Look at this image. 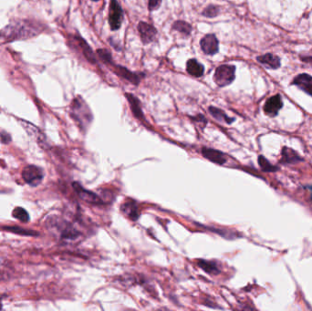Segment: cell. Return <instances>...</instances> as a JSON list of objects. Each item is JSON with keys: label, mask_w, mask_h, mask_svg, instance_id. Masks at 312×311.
<instances>
[{"label": "cell", "mask_w": 312, "mask_h": 311, "mask_svg": "<svg viewBox=\"0 0 312 311\" xmlns=\"http://www.w3.org/2000/svg\"><path fill=\"white\" fill-rule=\"evenodd\" d=\"M43 30V27L29 19H18L11 21L0 31V37L5 41L23 40L38 36Z\"/></svg>", "instance_id": "obj_1"}, {"label": "cell", "mask_w": 312, "mask_h": 311, "mask_svg": "<svg viewBox=\"0 0 312 311\" xmlns=\"http://www.w3.org/2000/svg\"><path fill=\"white\" fill-rule=\"evenodd\" d=\"M70 115L79 127L86 130L92 121V114L86 102L81 97H77L70 105Z\"/></svg>", "instance_id": "obj_2"}, {"label": "cell", "mask_w": 312, "mask_h": 311, "mask_svg": "<svg viewBox=\"0 0 312 311\" xmlns=\"http://www.w3.org/2000/svg\"><path fill=\"white\" fill-rule=\"evenodd\" d=\"M236 67L232 65H222L216 70L214 81L220 87H225L233 83L236 75Z\"/></svg>", "instance_id": "obj_3"}, {"label": "cell", "mask_w": 312, "mask_h": 311, "mask_svg": "<svg viewBox=\"0 0 312 311\" xmlns=\"http://www.w3.org/2000/svg\"><path fill=\"white\" fill-rule=\"evenodd\" d=\"M123 19V12L117 0H111L109 7V23L112 30H117L121 28Z\"/></svg>", "instance_id": "obj_4"}, {"label": "cell", "mask_w": 312, "mask_h": 311, "mask_svg": "<svg viewBox=\"0 0 312 311\" xmlns=\"http://www.w3.org/2000/svg\"><path fill=\"white\" fill-rule=\"evenodd\" d=\"M44 177L43 171L36 165H28L22 171V178L27 184L31 186H37Z\"/></svg>", "instance_id": "obj_5"}, {"label": "cell", "mask_w": 312, "mask_h": 311, "mask_svg": "<svg viewBox=\"0 0 312 311\" xmlns=\"http://www.w3.org/2000/svg\"><path fill=\"white\" fill-rule=\"evenodd\" d=\"M107 65H109L110 67H112V70H113L116 75L121 77L122 79H124V80H126L128 82H130L133 84H135V85H138L140 83L142 78L143 77V75L134 73V72L130 71V70L121 67V66L115 65L113 60L110 61Z\"/></svg>", "instance_id": "obj_6"}, {"label": "cell", "mask_w": 312, "mask_h": 311, "mask_svg": "<svg viewBox=\"0 0 312 311\" xmlns=\"http://www.w3.org/2000/svg\"><path fill=\"white\" fill-rule=\"evenodd\" d=\"M73 188L76 192L77 195L84 202L91 203V204H102V203H103V201L100 198L99 196H97L96 194L90 192V191L84 189L81 184H79L78 183H74L73 184Z\"/></svg>", "instance_id": "obj_7"}, {"label": "cell", "mask_w": 312, "mask_h": 311, "mask_svg": "<svg viewBox=\"0 0 312 311\" xmlns=\"http://www.w3.org/2000/svg\"><path fill=\"white\" fill-rule=\"evenodd\" d=\"M282 107H283V102L281 100V95L277 94L269 98L266 102L264 105V112L268 116L275 117L278 115Z\"/></svg>", "instance_id": "obj_8"}, {"label": "cell", "mask_w": 312, "mask_h": 311, "mask_svg": "<svg viewBox=\"0 0 312 311\" xmlns=\"http://www.w3.org/2000/svg\"><path fill=\"white\" fill-rule=\"evenodd\" d=\"M138 30L140 33L141 39L143 44L153 42L157 34V30L153 28V26L148 24L146 22H142V21L138 25Z\"/></svg>", "instance_id": "obj_9"}, {"label": "cell", "mask_w": 312, "mask_h": 311, "mask_svg": "<svg viewBox=\"0 0 312 311\" xmlns=\"http://www.w3.org/2000/svg\"><path fill=\"white\" fill-rule=\"evenodd\" d=\"M200 45L202 51L207 55H214L218 52V40L214 34L204 36V38L201 39Z\"/></svg>", "instance_id": "obj_10"}, {"label": "cell", "mask_w": 312, "mask_h": 311, "mask_svg": "<svg viewBox=\"0 0 312 311\" xmlns=\"http://www.w3.org/2000/svg\"><path fill=\"white\" fill-rule=\"evenodd\" d=\"M202 154L204 155V158L209 160L217 165H223L227 163L226 155L218 150L211 149V148H203Z\"/></svg>", "instance_id": "obj_11"}, {"label": "cell", "mask_w": 312, "mask_h": 311, "mask_svg": "<svg viewBox=\"0 0 312 311\" xmlns=\"http://www.w3.org/2000/svg\"><path fill=\"white\" fill-rule=\"evenodd\" d=\"M293 85L298 86L300 89L304 90L309 95L312 96V77L308 74H300L296 77L292 82Z\"/></svg>", "instance_id": "obj_12"}, {"label": "cell", "mask_w": 312, "mask_h": 311, "mask_svg": "<svg viewBox=\"0 0 312 311\" xmlns=\"http://www.w3.org/2000/svg\"><path fill=\"white\" fill-rule=\"evenodd\" d=\"M20 123L23 125V127L25 128L27 133L32 137H34V139L37 141L39 144L46 143L44 134H42V133L38 130V128L35 127L33 124L28 122V121H21Z\"/></svg>", "instance_id": "obj_13"}, {"label": "cell", "mask_w": 312, "mask_h": 311, "mask_svg": "<svg viewBox=\"0 0 312 311\" xmlns=\"http://www.w3.org/2000/svg\"><path fill=\"white\" fill-rule=\"evenodd\" d=\"M74 41L78 45V47L83 51L84 57L89 60L90 63H96V57L94 53L92 52V50L89 47V45L85 42V40L81 37H74Z\"/></svg>", "instance_id": "obj_14"}, {"label": "cell", "mask_w": 312, "mask_h": 311, "mask_svg": "<svg viewBox=\"0 0 312 311\" xmlns=\"http://www.w3.org/2000/svg\"><path fill=\"white\" fill-rule=\"evenodd\" d=\"M258 62L263 64L265 67L269 69H278L281 67V59L271 53H268L263 56L257 57Z\"/></svg>", "instance_id": "obj_15"}, {"label": "cell", "mask_w": 312, "mask_h": 311, "mask_svg": "<svg viewBox=\"0 0 312 311\" xmlns=\"http://www.w3.org/2000/svg\"><path fill=\"white\" fill-rule=\"evenodd\" d=\"M281 154H282L281 163L283 164H297L302 161V158L299 155V153H296L294 150L287 147H284L282 149Z\"/></svg>", "instance_id": "obj_16"}, {"label": "cell", "mask_w": 312, "mask_h": 311, "mask_svg": "<svg viewBox=\"0 0 312 311\" xmlns=\"http://www.w3.org/2000/svg\"><path fill=\"white\" fill-rule=\"evenodd\" d=\"M121 211L124 213V215H126L129 218H131L134 221L137 220L140 216V212L134 201H130V202L126 201L121 205Z\"/></svg>", "instance_id": "obj_17"}, {"label": "cell", "mask_w": 312, "mask_h": 311, "mask_svg": "<svg viewBox=\"0 0 312 311\" xmlns=\"http://www.w3.org/2000/svg\"><path fill=\"white\" fill-rule=\"evenodd\" d=\"M125 96L127 98L128 102L130 103V106H131V109L133 111V113H134V116L136 118L140 119V120H144V116H143L142 107H141L140 101L133 94L126 93Z\"/></svg>", "instance_id": "obj_18"}, {"label": "cell", "mask_w": 312, "mask_h": 311, "mask_svg": "<svg viewBox=\"0 0 312 311\" xmlns=\"http://www.w3.org/2000/svg\"><path fill=\"white\" fill-rule=\"evenodd\" d=\"M186 70L192 76L198 78V77H201L204 74V69L203 65L198 62L197 59L192 58L187 61Z\"/></svg>", "instance_id": "obj_19"}, {"label": "cell", "mask_w": 312, "mask_h": 311, "mask_svg": "<svg viewBox=\"0 0 312 311\" xmlns=\"http://www.w3.org/2000/svg\"><path fill=\"white\" fill-rule=\"evenodd\" d=\"M198 265L204 271H205L206 273L210 274V275H217L220 272L218 267H217V264L213 261H205L201 259L198 262Z\"/></svg>", "instance_id": "obj_20"}, {"label": "cell", "mask_w": 312, "mask_h": 311, "mask_svg": "<svg viewBox=\"0 0 312 311\" xmlns=\"http://www.w3.org/2000/svg\"><path fill=\"white\" fill-rule=\"evenodd\" d=\"M209 113L211 115L216 118L217 121H225L227 123H231L232 121H234L233 118H229L227 115L224 113L223 111H221L220 109L216 108V107H210L209 108Z\"/></svg>", "instance_id": "obj_21"}, {"label": "cell", "mask_w": 312, "mask_h": 311, "mask_svg": "<svg viewBox=\"0 0 312 311\" xmlns=\"http://www.w3.org/2000/svg\"><path fill=\"white\" fill-rule=\"evenodd\" d=\"M172 28L185 36H189L192 32V26L185 21H175L172 26Z\"/></svg>", "instance_id": "obj_22"}, {"label": "cell", "mask_w": 312, "mask_h": 311, "mask_svg": "<svg viewBox=\"0 0 312 311\" xmlns=\"http://www.w3.org/2000/svg\"><path fill=\"white\" fill-rule=\"evenodd\" d=\"M12 215L16 219H18L20 222L28 223L29 221V216H28V212L21 207H17L16 209H14Z\"/></svg>", "instance_id": "obj_23"}, {"label": "cell", "mask_w": 312, "mask_h": 311, "mask_svg": "<svg viewBox=\"0 0 312 311\" xmlns=\"http://www.w3.org/2000/svg\"><path fill=\"white\" fill-rule=\"evenodd\" d=\"M258 164H259V166H260V168H261L262 170L264 171H276L279 168L278 167H276L273 165H271L269 162H268L267 159L265 158L264 156H262L260 155L259 157H258Z\"/></svg>", "instance_id": "obj_24"}, {"label": "cell", "mask_w": 312, "mask_h": 311, "mask_svg": "<svg viewBox=\"0 0 312 311\" xmlns=\"http://www.w3.org/2000/svg\"><path fill=\"white\" fill-rule=\"evenodd\" d=\"M6 230L7 231H10V232H13V233H15V234H19V235H36V233L35 232H32L31 230H26V229L20 228V227H17V226H14V227H9V226H7V227H5Z\"/></svg>", "instance_id": "obj_25"}, {"label": "cell", "mask_w": 312, "mask_h": 311, "mask_svg": "<svg viewBox=\"0 0 312 311\" xmlns=\"http://www.w3.org/2000/svg\"><path fill=\"white\" fill-rule=\"evenodd\" d=\"M219 13V8L218 6H214V5H210V6H207L204 11H203V15L204 17H207V18H215L217 17Z\"/></svg>", "instance_id": "obj_26"}, {"label": "cell", "mask_w": 312, "mask_h": 311, "mask_svg": "<svg viewBox=\"0 0 312 311\" xmlns=\"http://www.w3.org/2000/svg\"><path fill=\"white\" fill-rule=\"evenodd\" d=\"M162 4V0H149L148 3V8L150 11H153L159 8Z\"/></svg>", "instance_id": "obj_27"}, {"label": "cell", "mask_w": 312, "mask_h": 311, "mask_svg": "<svg viewBox=\"0 0 312 311\" xmlns=\"http://www.w3.org/2000/svg\"><path fill=\"white\" fill-rule=\"evenodd\" d=\"M302 60L307 63L312 64V57H302Z\"/></svg>", "instance_id": "obj_28"}, {"label": "cell", "mask_w": 312, "mask_h": 311, "mask_svg": "<svg viewBox=\"0 0 312 311\" xmlns=\"http://www.w3.org/2000/svg\"><path fill=\"white\" fill-rule=\"evenodd\" d=\"M305 188H307L308 190L311 191V194H312V185H308V186H306Z\"/></svg>", "instance_id": "obj_29"}, {"label": "cell", "mask_w": 312, "mask_h": 311, "mask_svg": "<svg viewBox=\"0 0 312 311\" xmlns=\"http://www.w3.org/2000/svg\"><path fill=\"white\" fill-rule=\"evenodd\" d=\"M92 1H99V0H92Z\"/></svg>", "instance_id": "obj_30"}, {"label": "cell", "mask_w": 312, "mask_h": 311, "mask_svg": "<svg viewBox=\"0 0 312 311\" xmlns=\"http://www.w3.org/2000/svg\"><path fill=\"white\" fill-rule=\"evenodd\" d=\"M0 308H1V307H0Z\"/></svg>", "instance_id": "obj_31"}]
</instances>
